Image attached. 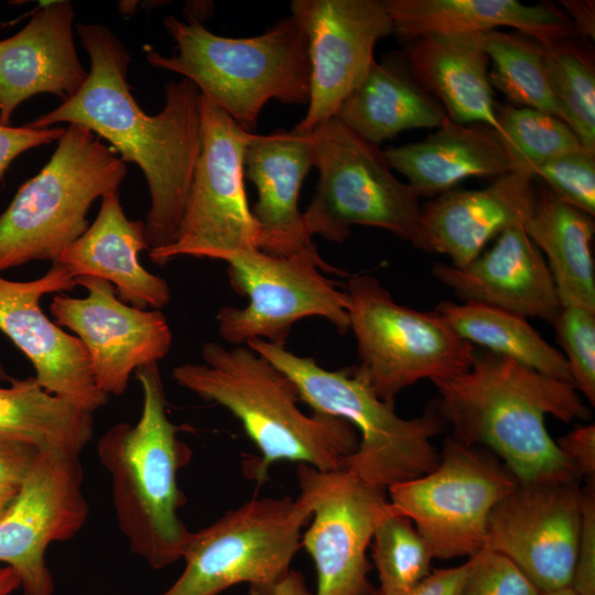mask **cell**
<instances>
[{
  "instance_id": "cell-30",
  "label": "cell",
  "mask_w": 595,
  "mask_h": 595,
  "mask_svg": "<svg viewBox=\"0 0 595 595\" xmlns=\"http://www.w3.org/2000/svg\"><path fill=\"white\" fill-rule=\"evenodd\" d=\"M0 434L79 457L94 434V412L47 392L35 377L12 379L0 387Z\"/></svg>"
},
{
  "instance_id": "cell-31",
  "label": "cell",
  "mask_w": 595,
  "mask_h": 595,
  "mask_svg": "<svg viewBox=\"0 0 595 595\" xmlns=\"http://www.w3.org/2000/svg\"><path fill=\"white\" fill-rule=\"evenodd\" d=\"M435 311L473 346L478 345L540 374L571 382L563 354L547 342L528 318L477 302L444 301Z\"/></svg>"
},
{
  "instance_id": "cell-34",
  "label": "cell",
  "mask_w": 595,
  "mask_h": 595,
  "mask_svg": "<svg viewBox=\"0 0 595 595\" xmlns=\"http://www.w3.org/2000/svg\"><path fill=\"white\" fill-rule=\"evenodd\" d=\"M544 63L562 120L595 153V72L581 52L563 42L544 47Z\"/></svg>"
},
{
  "instance_id": "cell-33",
  "label": "cell",
  "mask_w": 595,
  "mask_h": 595,
  "mask_svg": "<svg viewBox=\"0 0 595 595\" xmlns=\"http://www.w3.org/2000/svg\"><path fill=\"white\" fill-rule=\"evenodd\" d=\"M496 115L500 136L520 170L531 176L539 166L558 156L586 150L571 127L550 113L497 105Z\"/></svg>"
},
{
  "instance_id": "cell-5",
  "label": "cell",
  "mask_w": 595,
  "mask_h": 595,
  "mask_svg": "<svg viewBox=\"0 0 595 595\" xmlns=\"http://www.w3.org/2000/svg\"><path fill=\"white\" fill-rule=\"evenodd\" d=\"M163 25L175 41L173 53L147 50L148 63L191 80L247 131L256 127L259 113L272 99L309 104V44L291 15L251 37L217 35L195 18L181 21L169 15Z\"/></svg>"
},
{
  "instance_id": "cell-18",
  "label": "cell",
  "mask_w": 595,
  "mask_h": 595,
  "mask_svg": "<svg viewBox=\"0 0 595 595\" xmlns=\"http://www.w3.org/2000/svg\"><path fill=\"white\" fill-rule=\"evenodd\" d=\"M85 298L57 294L50 312L58 326L76 334L84 344L97 387L121 396L137 369L158 364L170 351L172 331L161 310L123 303L111 283L95 277L76 278Z\"/></svg>"
},
{
  "instance_id": "cell-11",
  "label": "cell",
  "mask_w": 595,
  "mask_h": 595,
  "mask_svg": "<svg viewBox=\"0 0 595 595\" xmlns=\"http://www.w3.org/2000/svg\"><path fill=\"white\" fill-rule=\"evenodd\" d=\"M224 262L231 289L248 299L244 307L225 305L216 314L218 334L228 344L261 339L284 346L293 325L311 316L325 318L342 334L349 331L347 294L322 272L348 273L318 252L281 257L257 249Z\"/></svg>"
},
{
  "instance_id": "cell-32",
  "label": "cell",
  "mask_w": 595,
  "mask_h": 595,
  "mask_svg": "<svg viewBox=\"0 0 595 595\" xmlns=\"http://www.w3.org/2000/svg\"><path fill=\"white\" fill-rule=\"evenodd\" d=\"M493 69L489 82L520 107L540 110L562 120L553 96L543 45L527 36L497 30L479 33Z\"/></svg>"
},
{
  "instance_id": "cell-42",
  "label": "cell",
  "mask_w": 595,
  "mask_h": 595,
  "mask_svg": "<svg viewBox=\"0 0 595 595\" xmlns=\"http://www.w3.org/2000/svg\"><path fill=\"white\" fill-rule=\"evenodd\" d=\"M578 479L595 475V425H578L556 441Z\"/></svg>"
},
{
  "instance_id": "cell-39",
  "label": "cell",
  "mask_w": 595,
  "mask_h": 595,
  "mask_svg": "<svg viewBox=\"0 0 595 595\" xmlns=\"http://www.w3.org/2000/svg\"><path fill=\"white\" fill-rule=\"evenodd\" d=\"M570 587L576 595H595V489L594 479L582 489L576 559Z\"/></svg>"
},
{
  "instance_id": "cell-2",
  "label": "cell",
  "mask_w": 595,
  "mask_h": 595,
  "mask_svg": "<svg viewBox=\"0 0 595 595\" xmlns=\"http://www.w3.org/2000/svg\"><path fill=\"white\" fill-rule=\"evenodd\" d=\"M432 383L455 440L489 447L518 483L580 482L545 425L547 415L565 423L591 419L571 382L475 348L467 370Z\"/></svg>"
},
{
  "instance_id": "cell-15",
  "label": "cell",
  "mask_w": 595,
  "mask_h": 595,
  "mask_svg": "<svg viewBox=\"0 0 595 595\" xmlns=\"http://www.w3.org/2000/svg\"><path fill=\"white\" fill-rule=\"evenodd\" d=\"M87 517L79 457L39 450L0 519V562L18 573L23 595H54L46 550L74 538Z\"/></svg>"
},
{
  "instance_id": "cell-43",
  "label": "cell",
  "mask_w": 595,
  "mask_h": 595,
  "mask_svg": "<svg viewBox=\"0 0 595 595\" xmlns=\"http://www.w3.org/2000/svg\"><path fill=\"white\" fill-rule=\"evenodd\" d=\"M37 448L0 434V482L21 485Z\"/></svg>"
},
{
  "instance_id": "cell-19",
  "label": "cell",
  "mask_w": 595,
  "mask_h": 595,
  "mask_svg": "<svg viewBox=\"0 0 595 595\" xmlns=\"http://www.w3.org/2000/svg\"><path fill=\"white\" fill-rule=\"evenodd\" d=\"M75 285L76 278L57 262L32 281L0 275V331L31 361L44 390L95 412L109 397L96 385L84 344L52 322L40 304L43 295L72 291Z\"/></svg>"
},
{
  "instance_id": "cell-12",
  "label": "cell",
  "mask_w": 595,
  "mask_h": 595,
  "mask_svg": "<svg viewBox=\"0 0 595 595\" xmlns=\"http://www.w3.org/2000/svg\"><path fill=\"white\" fill-rule=\"evenodd\" d=\"M202 141L175 241L150 250L153 263L188 256L224 261L260 250L261 231L245 187V151L252 136L210 99L201 97Z\"/></svg>"
},
{
  "instance_id": "cell-9",
  "label": "cell",
  "mask_w": 595,
  "mask_h": 595,
  "mask_svg": "<svg viewBox=\"0 0 595 595\" xmlns=\"http://www.w3.org/2000/svg\"><path fill=\"white\" fill-rule=\"evenodd\" d=\"M345 292L356 368L382 401L394 405L398 394L418 381L451 378L469 368L475 346L436 311L396 302L370 274L350 275Z\"/></svg>"
},
{
  "instance_id": "cell-14",
  "label": "cell",
  "mask_w": 595,
  "mask_h": 595,
  "mask_svg": "<svg viewBox=\"0 0 595 595\" xmlns=\"http://www.w3.org/2000/svg\"><path fill=\"white\" fill-rule=\"evenodd\" d=\"M296 478L312 509L301 547L315 567L313 595H370L367 551L378 522L394 511L387 490L347 468L321 470L298 464Z\"/></svg>"
},
{
  "instance_id": "cell-48",
  "label": "cell",
  "mask_w": 595,
  "mask_h": 595,
  "mask_svg": "<svg viewBox=\"0 0 595 595\" xmlns=\"http://www.w3.org/2000/svg\"><path fill=\"white\" fill-rule=\"evenodd\" d=\"M541 595H576L574 591L569 586L555 591L542 593Z\"/></svg>"
},
{
  "instance_id": "cell-24",
  "label": "cell",
  "mask_w": 595,
  "mask_h": 595,
  "mask_svg": "<svg viewBox=\"0 0 595 595\" xmlns=\"http://www.w3.org/2000/svg\"><path fill=\"white\" fill-rule=\"evenodd\" d=\"M149 249L144 221L129 219L118 192L101 197L93 225L61 253L57 263L74 278L95 277L111 283L120 301L138 309L161 310L170 299L167 282L149 272L139 255Z\"/></svg>"
},
{
  "instance_id": "cell-27",
  "label": "cell",
  "mask_w": 595,
  "mask_h": 595,
  "mask_svg": "<svg viewBox=\"0 0 595 595\" xmlns=\"http://www.w3.org/2000/svg\"><path fill=\"white\" fill-rule=\"evenodd\" d=\"M403 53L414 78L443 104L452 121L485 125L500 134L479 33L425 35Z\"/></svg>"
},
{
  "instance_id": "cell-26",
  "label": "cell",
  "mask_w": 595,
  "mask_h": 595,
  "mask_svg": "<svg viewBox=\"0 0 595 595\" xmlns=\"http://www.w3.org/2000/svg\"><path fill=\"white\" fill-rule=\"evenodd\" d=\"M393 34L409 44L431 34L486 33L499 26L518 30L544 47L573 32L571 19L552 4L517 0H383Z\"/></svg>"
},
{
  "instance_id": "cell-38",
  "label": "cell",
  "mask_w": 595,
  "mask_h": 595,
  "mask_svg": "<svg viewBox=\"0 0 595 595\" xmlns=\"http://www.w3.org/2000/svg\"><path fill=\"white\" fill-rule=\"evenodd\" d=\"M507 558L483 549L474 555L472 571L459 595H541Z\"/></svg>"
},
{
  "instance_id": "cell-21",
  "label": "cell",
  "mask_w": 595,
  "mask_h": 595,
  "mask_svg": "<svg viewBox=\"0 0 595 595\" xmlns=\"http://www.w3.org/2000/svg\"><path fill=\"white\" fill-rule=\"evenodd\" d=\"M432 275L464 302L498 307L551 324L561 303L545 258L524 231L515 226L488 250L464 267L435 263Z\"/></svg>"
},
{
  "instance_id": "cell-1",
  "label": "cell",
  "mask_w": 595,
  "mask_h": 595,
  "mask_svg": "<svg viewBox=\"0 0 595 595\" xmlns=\"http://www.w3.org/2000/svg\"><path fill=\"white\" fill-rule=\"evenodd\" d=\"M75 28L89 55L88 76L74 96L29 126H83L110 142L126 163L137 164L151 197L144 221L149 251L165 248L177 237L201 151L202 94L186 78L171 80L162 110L147 115L128 83L129 50L104 24Z\"/></svg>"
},
{
  "instance_id": "cell-6",
  "label": "cell",
  "mask_w": 595,
  "mask_h": 595,
  "mask_svg": "<svg viewBox=\"0 0 595 595\" xmlns=\"http://www.w3.org/2000/svg\"><path fill=\"white\" fill-rule=\"evenodd\" d=\"M249 348L267 358L295 385L300 400L315 412L350 423L358 446L346 468L366 483L387 490L390 486L422 476L436 467L440 454L431 440L442 432L436 411L404 419L394 405L382 401L356 368L328 370L313 358L284 346L252 339Z\"/></svg>"
},
{
  "instance_id": "cell-4",
  "label": "cell",
  "mask_w": 595,
  "mask_h": 595,
  "mask_svg": "<svg viewBox=\"0 0 595 595\" xmlns=\"http://www.w3.org/2000/svg\"><path fill=\"white\" fill-rule=\"evenodd\" d=\"M134 374L142 391L140 418L107 430L97 454L110 476L116 520L129 549L161 570L182 560L192 534L178 515L186 498L177 482L192 450L169 418L158 364Z\"/></svg>"
},
{
  "instance_id": "cell-3",
  "label": "cell",
  "mask_w": 595,
  "mask_h": 595,
  "mask_svg": "<svg viewBox=\"0 0 595 595\" xmlns=\"http://www.w3.org/2000/svg\"><path fill=\"white\" fill-rule=\"evenodd\" d=\"M202 363L172 370L174 382L207 402L229 411L242 425L259 455L244 462L246 476L262 484L278 462L306 464L321 470L346 468L358 446L347 421L298 405L294 382L247 345L226 347L206 342Z\"/></svg>"
},
{
  "instance_id": "cell-10",
  "label": "cell",
  "mask_w": 595,
  "mask_h": 595,
  "mask_svg": "<svg viewBox=\"0 0 595 595\" xmlns=\"http://www.w3.org/2000/svg\"><path fill=\"white\" fill-rule=\"evenodd\" d=\"M310 137L320 178L303 212L309 235L343 244L351 226L361 225L382 228L411 244L421 218L419 196L393 175L379 145L337 117L318 125Z\"/></svg>"
},
{
  "instance_id": "cell-8",
  "label": "cell",
  "mask_w": 595,
  "mask_h": 595,
  "mask_svg": "<svg viewBox=\"0 0 595 595\" xmlns=\"http://www.w3.org/2000/svg\"><path fill=\"white\" fill-rule=\"evenodd\" d=\"M312 509L299 495L253 497L192 532L182 574L161 595H218L248 584L250 595H273L301 548Z\"/></svg>"
},
{
  "instance_id": "cell-28",
  "label": "cell",
  "mask_w": 595,
  "mask_h": 595,
  "mask_svg": "<svg viewBox=\"0 0 595 595\" xmlns=\"http://www.w3.org/2000/svg\"><path fill=\"white\" fill-rule=\"evenodd\" d=\"M335 117L379 145L404 130L439 128L447 115L414 78L402 51L375 60Z\"/></svg>"
},
{
  "instance_id": "cell-46",
  "label": "cell",
  "mask_w": 595,
  "mask_h": 595,
  "mask_svg": "<svg viewBox=\"0 0 595 595\" xmlns=\"http://www.w3.org/2000/svg\"><path fill=\"white\" fill-rule=\"evenodd\" d=\"M21 587L18 573L10 566H0V595H11Z\"/></svg>"
},
{
  "instance_id": "cell-49",
  "label": "cell",
  "mask_w": 595,
  "mask_h": 595,
  "mask_svg": "<svg viewBox=\"0 0 595 595\" xmlns=\"http://www.w3.org/2000/svg\"><path fill=\"white\" fill-rule=\"evenodd\" d=\"M12 379H13V378H11V377L7 374L4 367L0 364V381H9V382H11Z\"/></svg>"
},
{
  "instance_id": "cell-41",
  "label": "cell",
  "mask_w": 595,
  "mask_h": 595,
  "mask_svg": "<svg viewBox=\"0 0 595 595\" xmlns=\"http://www.w3.org/2000/svg\"><path fill=\"white\" fill-rule=\"evenodd\" d=\"M474 556L458 566L437 569L414 586L396 592L374 589L370 595H459L472 571Z\"/></svg>"
},
{
  "instance_id": "cell-25",
  "label": "cell",
  "mask_w": 595,
  "mask_h": 595,
  "mask_svg": "<svg viewBox=\"0 0 595 595\" xmlns=\"http://www.w3.org/2000/svg\"><path fill=\"white\" fill-rule=\"evenodd\" d=\"M383 154L419 197L439 196L468 177L521 171L497 130L480 123L459 125L448 117L426 139L388 148Z\"/></svg>"
},
{
  "instance_id": "cell-37",
  "label": "cell",
  "mask_w": 595,
  "mask_h": 595,
  "mask_svg": "<svg viewBox=\"0 0 595 595\" xmlns=\"http://www.w3.org/2000/svg\"><path fill=\"white\" fill-rule=\"evenodd\" d=\"M533 177L561 201L595 216V153L583 150L558 156L541 166Z\"/></svg>"
},
{
  "instance_id": "cell-29",
  "label": "cell",
  "mask_w": 595,
  "mask_h": 595,
  "mask_svg": "<svg viewBox=\"0 0 595 595\" xmlns=\"http://www.w3.org/2000/svg\"><path fill=\"white\" fill-rule=\"evenodd\" d=\"M523 228L547 257L561 307L595 311L594 217L561 201L544 185L537 190Z\"/></svg>"
},
{
  "instance_id": "cell-44",
  "label": "cell",
  "mask_w": 595,
  "mask_h": 595,
  "mask_svg": "<svg viewBox=\"0 0 595 595\" xmlns=\"http://www.w3.org/2000/svg\"><path fill=\"white\" fill-rule=\"evenodd\" d=\"M562 6L566 9L571 19L574 31L594 39L595 32V11L594 1H561Z\"/></svg>"
},
{
  "instance_id": "cell-16",
  "label": "cell",
  "mask_w": 595,
  "mask_h": 595,
  "mask_svg": "<svg viewBox=\"0 0 595 595\" xmlns=\"http://www.w3.org/2000/svg\"><path fill=\"white\" fill-rule=\"evenodd\" d=\"M291 17L309 44L307 111L294 127L311 132L335 117L374 63L377 42L393 34L383 0H294Z\"/></svg>"
},
{
  "instance_id": "cell-20",
  "label": "cell",
  "mask_w": 595,
  "mask_h": 595,
  "mask_svg": "<svg viewBox=\"0 0 595 595\" xmlns=\"http://www.w3.org/2000/svg\"><path fill=\"white\" fill-rule=\"evenodd\" d=\"M534 177L522 171L498 176L478 190H451L421 207L416 236L411 245L446 256L464 267L486 245L515 226H523L537 197Z\"/></svg>"
},
{
  "instance_id": "cell-35",
  "label": "cell",
  "mask_w": 595,
  "mask_h": 595,
  "mask_svg": "<svg viewBox=\"0 0 595 595\" xmlns=\"http://www.w3.org/2000/svg\"><path fill=\"white\" fill-rule=\"evenodd\" d=\"M370 545L380 591L408 589L431 573L434 558L429 545L413 522L396 510L378 522Z\"/></svg>"
},
{
  "instance_id": "cell-23",
  "label": "cell",
  "mask_w": 595,
  "mask_h": 595,
  "mask_svg": "<svg viewBox=\"0 0 595 595\" xmlns=\"http://www.w3.org/2000/svg\"><path fill=\"white\" fill-rule=\"evenodd\" d=\"M244 163L258 192L251 212L261 231L260 250L281 257L318 252L299 208L301 185L313 166L310 132L252 133Z\"/></svg>"
},
{
  "instance_id": "cell-22",
  "label": "cell",
  "mask_w": 595,
  "mask_h": 595,
  "mask_svg": "<svg viewBox=\"0 0 595 595\" xmlns=\"http://www.w3.org/2000/svg\"><path fill=\"white\" fill-rule=\"evenodd\" d=\"M69 1L48 2L14 35L0 40V123L9 126L20 104L37 94L66 100L85 83L74 42Z\"/></svg>"
},
{
  "instance_id": "cell-17",
  "label": "cell",
  "mask_w": 595,
  "mask_h": 595,
  "mask_svg": "<svg viewBox=\"0 0 595 595\" xmlns=\"http://www.w3.org/2000/svg\"><path fill=\"white\" fill-rule=\"evenodd\" d=\"M581 498L578 482L518 483L491 510L484 549L511 561L541 593L569 587Z\"/></svg>"
},
{
  "instance_id": "cell-47",
  "label": "cell",
  "mask_w": 595,
  "mask_h": 595,
  "mask_svg": "<svg viewBox=\"0 0 595 595\" xmlns=\"http://www.w3.org/2000/svg\"><path fill=\"white\" fill-rule=\"evenodd\" d=\"M21 485L0 482V519L14 502Z\"/></svg>"
},
{
  "instance_id": "cell-13",
  "label": "cell",
  "mask_w": 595,
  "mask_h": 595,
  "mask_svg": "<svg viewBox=\"0 0 595 595\" xmlns=\"http://www.w3.org/2000/svg\"><path fill=\"white\" fill-rule=\"evenodd\" d=\"M518 484L509 469L476 446L447 440L431 472L390 486L393 509L408 517L434 559L479 553L494 507Z\"/></svg>"
},
{
  "instance_id": "cell-7",
  "label": "cell",
  "mask_w": 595,
  "mask_h": 595,
  "mask_svg": "<svg viewBox=\"0 0 595 595\" xmlns=\"http://www.w3.org/2000/svg\"><path fill=\"white\" fill-rule=\"evenodd\" d=\"M126 162L79 125H68L50 161L20 185L0 214V272L35 260L56 262L89 227L90 205L118 192Z\"/></svg>"
},
{
  "instance_id": "cell-40",
  "label": "cell",
  "mask_w": 595,
  "mask_h": 595,
  "mask_svg": "<svg viewBox=\"0 0 595 595\" xmlns=\"http://www.w3.org/2000/svg\"><path fill=\"white\" fill-rule=\"evenodd\" d=\"M64 131L61 126L32 128L0 123V182L4 181L6 172L15 158L30 149L57 141Z\"/></svg>"
},
{
  "instance_id": "cell-45",
  "label": "cell",
  "mask_w": 595,
  "mask_h": 595,
  "mask_svg": "<svg viewBox=\"0 0 595 595\" xmlns=\"http://www.w3.org/2000/svg\"><path fill=\"white\" fill-rule=\"evenodd\" d=\"M273 595H313V593L307 588L303 575L290 570L274 588Z\"/></svg>"
},
{
  "instance_id": "cell-36",
  "label": "cell",
  "mask_w": 595,
  "mask_h": 595,
  "mask_svg": "<svg viewBox=\"0 0 595 595\" xmlns=\"http://www.w3.org/2000/svg\"><path fill=\"white\" fill-rule=\"evenodd\" d=\"M556 340L567 363L571 382L592 405L595 404V311L562 306L553 323Z\"/></svg>"
}]
</instances>
